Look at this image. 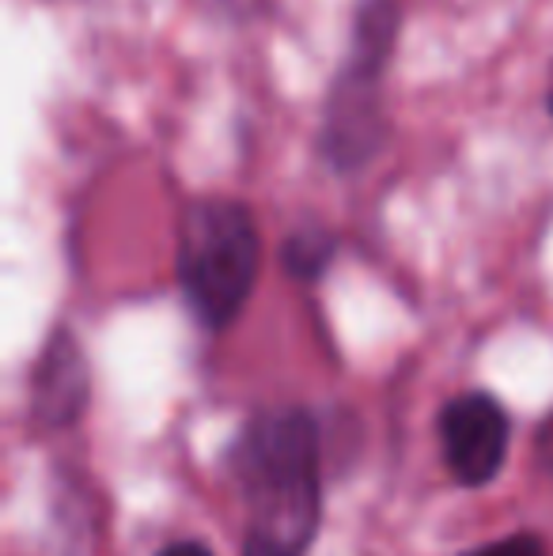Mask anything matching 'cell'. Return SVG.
<instances>
[{
  "mask_svg": "<svg viewBox=\"0 0 553 556\" xmlns=\"http://www.w3.org/2000/svg\"><path fill=\"white\" fill-rule=\"evenodd\" d=\"M440 443L458 484H489L508 454V413L489 394H463L443 409Z\"/></svg>",
  "mask_w": 553,
  "mask_h": 556,
  "instance_id": "3957f363",
  "label": "cell"
},
{
  "mask_svg": "<svg viewBox=\"0 0 553 556\" xmlns=\"http://www.w3.org/2000/svg\"><path fill=\"white\" fill-rule=\"evenodd\" d=\"M251 504L243 556H303L318 522V440L300 409H274L243 435Z\"/></svg>",
  "mask_w": 553,
  "mask_h": 556,
  "instance_id": "6da1fadb",
  "label": "cell"
},
{
  "mask_svg": "<svg viewBox=\"0 0 553 556\" xmlns=\"http://www.w3.org/2000/svg\"><path fill=\"white\" fill-rule=\"evenodd\" d=\"M259 224L231 198L193 201L178 224V280L186 303L205 326L221 330L243 311L259 277Z\"/></svg>",
  "mask_w": 553,
  "mask_h": 556,
  "instance_id": "7a4b0ae2",
  "label": "cell"
},
{
  "mask_svg": "<svg viewBox=\"0 0 553 556\" xmlns=\"http://www.w3.org/2000/svg\"><path fill=\"white\" fill-rule=\"evenodd\" d=\"M330 250H334V242L326 239L323 231H296L285 247V262L296 277H315L326 265V257H330Z\"/></svg>",
  "mask_w": 553,
  "mask_h": 556,
  "instance_id": "5b68a950",
  "label": "cell"
},
{
  "mask_svg": "<svg viewBox=\"0 0 553 556\" xmlns=\"http://www.w3.org/2000/svg\"><path fill=\"white\" fill-rule=\"evenodd\" d=\"M470 556H546V545L531 534H516V538H504V542L486 545V549H478Z\"/></svg>",
  "mask_w": 553,
  "mask_h": 556,
  "instance_id": "8992f818",
  "label": "cell"
},
{
  "mask_svg": "<svg viewBox=\"0 0 553 556\" xmlns=\"http://www.w3.org/2000/svg\"><path fill=\"white\" fill-rule=\"evenodd\" d=\"M550 111H553V96H550Z\"/></svg>",
  "mask_w": 553,
  "mask_h": 556,
  "instance_id": "ba28073f",
  "label": "cell"
},
{
  "mask_svg": "<svg viewBox=\"0 0 553 556\" xmlns=\"http://www.w3.org/2000/svg\"><path fill=\"white\" fill-rule=\"evenodd\" d=\"M84 394H88V375L84 359L68 337H58L38 367L35 382V409L46 425H68L80 413Z\"/></svg>",
  "mask_w": 553,
  "mask_h": 556,
  "instance_id": "277c9868",
  "label": "cell"
},
{
  "mask_svg": "<svg viewBox=\"0 0 553 556\" xmlns=\"http://www.w3.org/2000/svg\"><path fill=\"white\" fill-rule=\"evenodd\" d=\"M160 556H213L205 549V545H198V542H178V545H167Z\"/></svg>",
  "mask_w": 553,
  "mask_h": 556,
  "instance_id": "52a82bcc",
  "label": "cell"
}]
</instances>
